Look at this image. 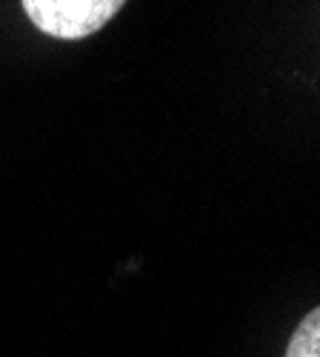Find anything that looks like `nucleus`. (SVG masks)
<instances>
[{
	"instance_id": "obj_1",
	"label": "nucleus",
	"mask_w": 320,
	"mask_h": 357,
	"mask_svg": "<svg viewBox=\"0 0 320 357\" xmlns=\"http://www.w3.org/2000/svg\"><path fill=\"white\" fill-rule=\"evenodd\" d=\"M123 3L126 0H23V9L43 35L80 40L103 29Z\"/></svg>"
},
{
	"instance_id": "obj_2",
	"label": "nucleus",
	"mask_w": 320,
	"mask_h": 357,
	"mask_svg": "<svg viewBox=\"0 0 320 357\" xmlns=\"http://www.w3.org/2000/svg\"><path fill=\"white\" fill-rule=\"evenodd\" d=\"M286 357H320V306L300 320L286 346Z\"/></svg>"
}]
</instances>
